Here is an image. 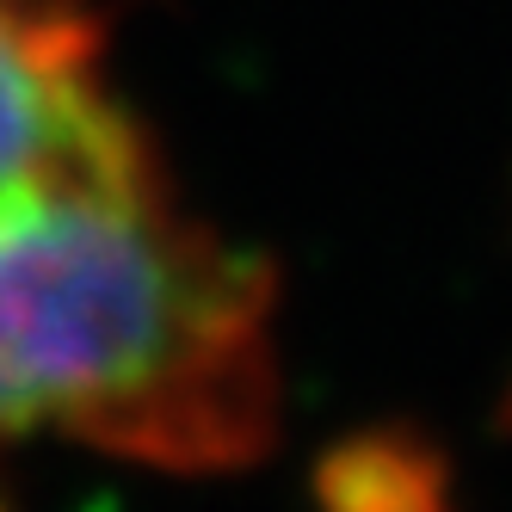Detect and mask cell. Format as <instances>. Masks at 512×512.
<instances>
[{
  "instance_id": "6da1fadb",
  "label": "cell",
  "mask_w": 512,
  "mask_h": 512,
  "mask_svg": "<svg viewBox=\"0 0 512 512\" xmlns=\"http://www.w3.org/2000/svg\"><path fill=\"white\" fill-rule=\"evenodd\" d=\"M272 284L186 210L87 0H0V451L161 469L272 432Z\"/></svg>"
}]
</instances>
